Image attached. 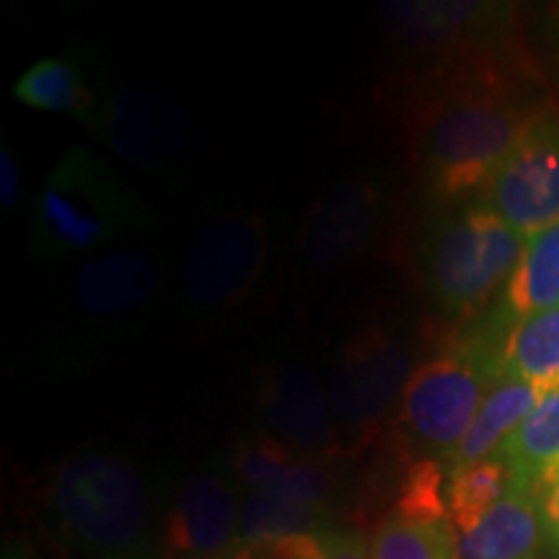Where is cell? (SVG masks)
Here are the masks:
<instances>
[{
  "label": "cell",
  "instance_id": "cell-11",
  "mask_svg": "<svg viewBox=\"0 0 559 559\" xmlns=\"http://www.w3.org/2000/svg\"><path fill=\"white\" fill-rule=\"evenodd\" d=\"M386 192L376 177L358 174L332 181L300 218L298 260L311 272H337L362 260L381 239Z\"/></svg>",
  "mask_w": 559,
  "mask_h": 559
},
{
  "label": "cell",
  "instance_id": "cell-6",
  "mask_svg": "<svg viewBox=\"0 0 559 559\" xmlns=\"http://www.w3.org/2000/svg\"><path fill=\"white\" fill-rule=\"evenodd\" d=\"M267 257V215L239 205L210 215L179 254V309L192 321L234 317L260 285Z\"/></svg>",
  "mask_w": 559,
  "mask_h": 559
},
{
  "label": "cell",
  "instance_id": "cell-24",
  "mask_svg": "<svg viewBox=\"0 0 559 559\" xmlns=\"http://www.w3.org/2000/svg\"><path fill=\"white\" fill-rule=\"evenodd\" d=\"M394 515L415 523L451 521L449 469H445L443 461L425 456L409 466L404 474Z\"/></svg>",
  "mask_w": 559,
  "mask_h": 559
},
{
  "label": "cell",
  "instance_id": "cell-21",
  "mask_svg": "<svg viewBox=\"0 0 559 559\" xmlns=\"http://www.w3.org/2000/svg\"><path fill=\"white\" fill-rule=\"evenodd\" d=\"M330 510L304 506V502L280 498L272 492H249L239 510V539L260 544L298 534H321L326 531Z\"/></svg>",
  "mask_w": 559,
  "mask_h": 559
},
{
  "label": "cell",
  "instance_id": "cell-18",
  "mask_svg": "<svg viewBox=\"0 0 559 559\" xmlns=\"http://www.w3.org/2000/svg\"><path fill=\"white\" fill-rule=\"evenodd\" d=\"M547 389L521 379H502L495 381L489 389L487 400L481 402L479 415L474 417L469 432L459 443V449L443 461L445 469H461V466L477 464L495 456L502 449V443L519 430V425L531 415V409L539 404Z\"/></svg>",
  "mask_w": 559,
  "mask_h": 559
},
{
  "label": "cell",
  "instance_id": "cell-2",
  "mask_svg": "<svg viewBox=\"0 0 559 559\" xmlns=\"http://www.w3.org/2000/svg\"><path fill=\"white\" fill-rule=\"evenodd\" d=\"M156 226L148 202L115 164L83 145L66 151L32 205V257L73 267L102 251L140 241Z\"/></svg>",
  "mask_w": 559,
  "mask_h": 559
},
{
  "label": "cell",
  "instance_id": "cell-8",
  "mask_svg": "<svg viewBox=\"0 0 559 559\" xmlns=\"http://www.w3.org/2000/svg\"><path fill=\"white\" fill-rule=\"evenodd\" d=\"M515 11L479 0H389L381 24L389 39L412 58L453 66L456 73H487L495 55L513 37Z\"/></svg>",
  "mask_w": 559,
  "mask_h": 559
},
{
  "label": "cell",
  "instance_id": "cell-22",
  "mask_svg": "<svg viewBox=\"0 0 559 559\" xmlns=\"http://www.w3.org/2000/svg\"><path fill=\"white\" fill-rule=\"evenodd\" d=\"M513 481V469L500 456L449 472V515L459 534H469L498 506Z\"/></svg>",
  "mask_w": 559,
  "mask_h": 559
},
{
  "label": "cell",
  "instance_id": "cell-3",
  "mask_svg": "<svg viewBox=\"0 0 559 559\" xmlns=\"http://www.w3.org/2000/svg\"><path fill=\"white\" fill-rule=\"evenodd\" d=\"M166 283V262L148 243L135 241L73 264L60 280L47 326V366L75 370L135 337Z\"/></svg>",
  "mask_w": 559,
  "mask_h": 559
},
{
  "label": "cell",
  "instance_id": "cell-28",
  "mask_svg": "<svg viewBox=\"0 0 559 559\" xmlns=\"http://www.w3.org/2000/svg\"><path fill=\"white\" fill-rule=\"evenodd\" d=\"M536 506H539L544 542L559 555V479L536 492Z\"/></svg>",
  "mask_w": 559,
  "mask_h": 559
},
{
  "label": "cell",
  "instance_id": "cell-19",
  "mask_svg": "<svg viewBox=\"0 0 559 559\" xmlns=\"http://www.w3.org/2000/svg\"><path fill=\"white\" fill-rule=\"evenodd\" d=\"M495 456L506 461L513 477L534 495L559 479V386L542 396Z\"/></svg>",
  "mask_w": 559,
  "mask_h": 559
},
{
  "label": "cell",
  "instance_id": "cell-12",
  "mask_svg": "<svg viewBox=\"0 0 559 559\" xmlns=\"http://www.w3.org/2000/svg\"><path fill=\"white\" fill-rule=\"evenodd\" d=\"M521 239L559 223V117L542 115L477 200Z\"/></svg>",
  "mask_w": 559,
  "mask_h": 559
},
{
  "label": "cell",
  "instance_id": "cell-13",
  "mask_svg": "<svg viewBox=\"0 0 559 559\" xmlns=\"http://www.w3.org/2000/svg\"><path fill=\"white\" fill-rule=\"evenodd\" d=\"M257 404L264 432L285 445L319 459L345 453L337 423H334L330 389L319 370L306 358H280L264 368Z\"/></svg>",
  "mask_w": 559,
  "mask_h": 559
},
{
  "label": "cell",
  "instance_id": "cell-25",
  "mask_svg": "<svg viewBox=\"0 0 559 559\" xmlns=\"http://www.w3.org/2000/svg\"><path fill=\"white\" fill-rule=\"evenodd\" d=\"M298 453L270 432H251L236 445L234 474L243 487H249V492H270Z\"/></svg>",
  "mask_w": 559,
  "mask_h": 559
},
{
  "label": "cell",
  "instance_id": "cell-14",
  "mask_svg": "<svg viewBox=\"0 0 559 559\" xmlns=\"http://www.w3.org/2000/svg\"><path fill=\"white\" fill-rule=\"evenodd\" d=\"M239 510L226 474L202 469L174 492L160 523L158 549L166 559H205L239 544Z\"/></svg>",
  "mask_w": 559,
  "mask_h": 559
},
{
  "label": "cell",
  "instance_id": "cell-20",
  "mask_svg": "<svg viewBox=\"0 0 559 559\" xmlns=\"http://www.w3.org/2000/svg\"><path fill=\"white\" fill-rule=\"evenodd\" d=\"M500 379H521L542 389L559 386V306L513 324L498 345Z\"/></svg>",
  "mask_w": 559,
  "mask_h": 559
},
{
  "label": "cell",
  "instance_id": "cell-10",
  "mask_svg": "<svg viewBox=\"0 0 559 559\" xmlns=\"http://www.w3.org/2000/svg\"><path fill=\"white\" fill-rule=\"evenodd\" d=\"M88 132L124 164L174 177L198 151V122L192 111L164 91L140 83H111Z\"/></svg>",
  "mask_w": 559,
  "mask_h": 559
},
{
  "label": "cell",
  "instance_id": "cell-7",
  "mask_svg": "<svg viewBox=\"0 0 559 559\" xmlns=\"http://www.w3.org/2000/svg\"><path fill=\"white\" fill-rule=\"evenodd\" d=\"M498 379V349L469 330L415 368L394 423L409 443L445 461L469 432Z\"/></svg>",
  "mask_w": 559,
  "mask_h": 559
},
{
  "label": "cell",
  "instance_id": "cell-27",
  "mask_svg": "<svg viewBox=\"0 0 559 559\" xmlns=\"http://www.w3.org/2000/svg\"><path fill=\"white\" fill-rule=\"evenodd\" d=\"M319 559H370V547L360 534L324 531L319 534Z\"/></svg>",
  "mask_w": 559,
  "mask_h": 559
},
{
  "label": "cell",
  "instance_id": "cell-30",
  "mask_svg": "<svg viewBox=\"0 0 559 559\" xmlns=\"http://www.w3.org/2000/svg\"><path fill=\"white\" fill-rule=\"evenodd\" d=\"M547 16H549V32H551V50H555L559 60V3L549 5Z\"/></svg>",
  "mask_w": 559,
  "mask_h": 559
},
{
  "label": "cell",
  "instance_id": "cell-5",
  "mask_svg": "<svg viewBox=\"0 0 559 559\" xmlns=\"http://www.w3.org/2000/svg\"><path fill=\"white\" fill-rule=\"evenodd\" d=\"M526 243L481 202L456 207L432 223L423 239L425 290L445 317L469 319L502 293Z\"/></svg>",
  "mask_w": 559,
  "mask_h": 559
},
{
  "label": "cell",
  "instance_id": "cell-15",
  "mask_svg": "<svg viewBox=\"0 0 559 559\" xmlns=\"http://www.w3.org/2000/svg\"><path fill=\"white\" fill-rule=\"evenodd\" d=\"M559 306V223L526 243L519 267L502 288L498 306L479 321L489 345L498 349L500 337L519 321Z\"/></svg>",
  "mask_w": 559,
  "mask_h": 559
},
{
  "label": "cell",
  "instance_id": "cell-31",
  "mask_svg": "<svg viewBox=\"0 0 559 559\" xmlns=\"http://www.w3.org/2000/svg\"><path fill=\"white\" fill-rule=\"evenodd\" d=\"M205 559H254V557H251V547H249V544L239 542V544H236V547L221 551V555L205 557Z\"/></svg>",
  "mask_w": 559,
  "mask_h": 559
},
{
  "label": "cell",
  "instance_id": "cell-1",
  "mask_svg": "<svg viewBox=\"0 0 559 559\" xmlns=\"http://www.w3.org/2000/svg\"><path fill=\"white\" fill-rule=\"evenodd\" d=\"M544 111L506 73H461L425 102L415 122V164L438 207L477 202Z\"/></svg>",
  "mask_w": 559,
  "mask_h": 559
},
{
  "label": "cell",
  "instance_id": "cell-23",
  "mask_svg": "<svg viewBox=\"0 0 559 559\" xmlns=\"http://www.w3.org/2000/svg\"><path fill=\"white\" fill-rule=\"evenodd\" d=\"M370 559H461L451 521L415 523L391 515L370 542Z\"/></svg>",
  "mask_w": 559,
  "mask_h": 559
},
{
  "label": "cell",
  "instance_id": "cell-4",
  "mask_svg": "<svg viewBox=\"0 0 559 559\" xmlns=\"http://www.w3.org/2000/svg\"><path fill=\"white\" fill-rule=\"evenodd\" d=\"M52 534L91 559H145L156 502L135 461L111 449H83L55 466L41 495Z\"/></svg>",
  "mask_w": 559,
  "mask_h": 559
},
{
  "label": "cell",
  "instance_id": "cell-16",
  "mask_svg": "<svg viewBox=\"0 0 559 559\" xmlns=\"http://www.w3.org/2000/svg\"><path fill=\"white\" fill-rule=\"evenodd\" d=\"M107 79L91 73L88 62L79 55H58L34 62L13 83L16 102L29 109L58 111L88 128L99 111Z\"/></svg>",
  "mask_w": 559,
  "mask_h": 559
},
{
  "label": "cell",
  "instance_id": "cell-17",
  "mask_svg": "<svg viewBox=\"0 0 559 559\" xmlns=\"http://www.w3.org/2000/svg\"><path fill=\"white\" fill-rule=\"evenodd\" d=\"M544 542L534 489L513 477L477 528L459 536L461 559H534Z\"/></svg>",
  "mask_w": 559,
  "mask_h": 559
},
{
  "label": "cell",
  "instance_id": "cell-29",
  "mask_svg": "<svg viewBox=\"0 0 559 559\" xmlns=\"http://www.w3.org/2000/svg\"><path fill=\"white\" fill-rule=\"evenodd\" d=\"M0 559H37V555H34V549L24 539L13 536V539H5L3 557Z\"/></svg>",
  "mask_w": 559,
  "mask_h": 559
},
{
  "label": "cell",
  "instance_id": "cell-26",
  "mask_svg": "<svg viewBox=\"0 0 559 559\" xmlns=\"http://www.w3.org/2000/svg\"><path fill=\"white\" fill-rule=\"evenodd\" d=\"M21 202V169L9 135L0 138V205L13 210Z\"/></svg>",
  "mask_w": 559,
  "mask_h": 559
},
{
  "label": "cell",
  "instance_id": "cell-9",
  "mask_svg": "<svg viewBox=\"0 0 559 559\" xmlns=\"http://www.w3.org/2000/svg\"><path fill=\"white\" fill-rule=\"evenodd\" d=\"M415 373L407 340L381 321L349 334L334 362L330 404L345 445L360 449L396 419L404 389Z\"/></svg>",
  "mask_w": 559,
  "mask_h": 559
}]
</instances>
